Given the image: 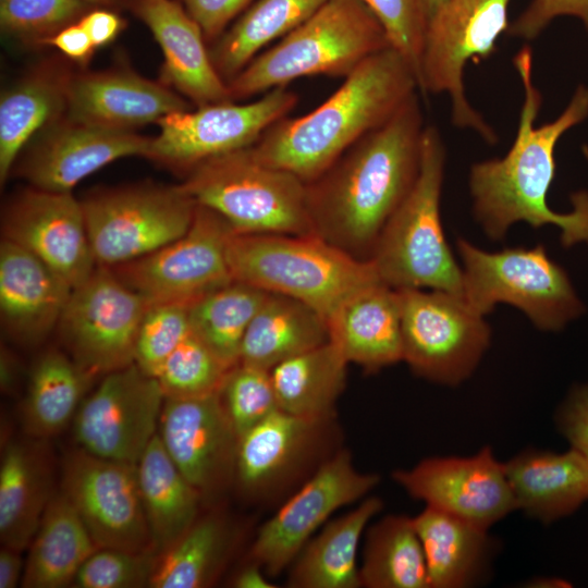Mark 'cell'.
I'll return each mask as SVG.
<instances>
[{"label": "cell", "mask_w": 588, "mask_h": 588, "mask_svg": "<svg viewBox=\"0 0 588 588\" xmlns=\"http://www.w3.org/2000/svg\"><path fill=\"white\" fill-rule=\"evenodd\" d=\"M233 280L301 301L326 320L358 290L381 282L359 259L317 233L236 234L228 244Z\"/></svg>", "instance_id": "cell-4"}, {"label": "cell", "mask_w": 588, "mask_h": 588, "mask_svg": "<svg viewBox=\"0 0 588 588\" xmlns=\"http://www.w3.org/2000/svg\"><path fill=\"white\" fill-rule=\"evenodd\" d=\"M78 22L89 35L95 47L113 40L123 26L122 20L113 12L94 10L84 14Z\"/></svg>", "instance_id": "cell-51"}, {"label": "cell", "mask_w": 588, "mask_h": 588, "mask_svg": "<svg viewBox=\"0 0 588 588\" xmlns=\"http://www.w3.org/2000/svg\"><path fill=\"white\" fill-rule=\"evenodd\" d=\"M181 186L197 205L220 215L236 234L316 233L307 183L264 163L250 146L196 164Z\"/></svg>", "instance_id": "cell-7"}, {"label": "cell", "mask_w": 588, "mask_h": 588, "mask_svg": "<svg viewBox=\"0 0 588 588\" xmlns=\"http://www.w3.org/2000/svg\"><path fill=\"white\" fill-rule=\"evenodd\" d=\"M425 127L416 93L307 183L315 232L368 260L385 223L416 182Z\"/></svg>", "instance_id": "cell-2"}, {"label": "cell", "mask_w": 588, "mask_h": 588, "mask_svg": "<svg viewBox=\"0 0 588 588\" xmlns=\"http://www.w3.org/2000/svg\"><path fill=\"white\" fill-rule=\"evenodd\" d=\"M66 86L48 74L32 76L0 101V180L5 182L30 136L66 103Z\"/></svg>", "instance_id": "cell-40"}, {"label": "cell", "mask_w": 588, "mask_h": 588, "mask_svg": "<svg viewBox=\"0 0 588 588\" xmlns=\"http://www.w3.org/2000/svg\"><path fill=\"white\" fill-rule=\"evenodd\" d=\"M1 229L2 238L36 256L72 289L97 268L82 203L72 193H21L5 208Z\"/></svg>", "instance_id": "cell-19"}, {"label": "cell", "mask_w": 588, "mask_h": 588, "mask_svg": "<svg viewBox=\"0 0 588 588\" xmlns=\"http://www.w3.org/2000/svg\"><path fill=\"white\" fill-rule=\"evenodd\" d=\"M328 0H256L224 32L209 52L228 82L258 52L313 16ZM226 82V83H228Z\"/></svg>", "instance_id": "cell-36"}, {"label": "cell", "mask_w": 588, "mask_h": 588, "mask_svg": "<svg viewBox=\"0 0 588 588\" xmlns=\"http://www.w3.org/2000/svg\"><path fill=\"white\" fill-rule=\"evenodd\" d=\"M561 16L579 20L588 33V0H531L510 23L507 34L528 41L535 40Z\"/></svg>", "instance_id": "cell-47"}, {"label": "cell", "mask_w": 588, "mask_h": 588, "mask_svg": "<svg viewBox=\"0 0 588 588\" xmlns=\"http://www.w3.org/2000/svg\"><path fill=\"white\" fill-rule=\"evenodd\" d=\"M72 287L21 246L0 244V315L5 332L17 343H41L58 328Z\"/></svg>", "instance_id": "cell-21"}, {"label": "cell", "mask_w": 588, "mask_h": 588, "mask_svg": "<svg viewBox=\"0 0 588 588\" xmlns=\"http://www.w3.org/2000/svg\"><path fill=\"white\" fill-rule=\"evenodd\" d=\"M267 294L232 280L188 306L192 331L232 368L240 363L244 335Z\"/></svg>", "instance_id": "cell-38"}, {"label": "cell", "mask_w": 588, "mask_h": 588, "mask_svg": "<svg viewBox=\"0 0 588 588\" xmlns=\"http://www.w3.org/2000/svg\"><path fill=\"white\" fill-rule=\"evenodd\" d=\"M558 426L571 448L588 457V383L568 394L559 411Z\"/></svg>", "instance_id": "cell-49"}, {"label": "cell", "mask_w": 588, "mask_h": 588, "mask_svg": "<svg viewBox=\"0 0 588 588\" xmlns=\"http://www.w3.org/2000/svg\"><path fill=\"white\" fill-rule=\"evenodd\" d=\"M230 531L216 515L197 520L169 549L158 555L149 587L200 588L209 586L226 558Z\"/></svg>", "instance_id": "cell-39"}, {"label": "cell", "mask_w": 588, "mask_h": 588, "mask_svg": "<svg viewBox=\"0 0 588 588\" xmlns=\"http://www.w3.org/2000/svg\"><path fill=\"white\" fill-rule=\"evenodd\" d=\"M403 360L418 376L455 385L467 379L487 351L485 316L463 295L440 290H397Z\"/></svg>", "instance_id": "cell-11"}, {"label": "cell", "mask_w": 588, "mask_h": 588, "mask_svg": "<svg viewBox=\"0 0 588 588\" xmlns=\"http://www.w3.org/2000/svg\"><path fill=\"white\" fill-rule=\"evenodd\" d=\"M184 8L200 27L205 38L220 37L228 24L254 0H182Z\"/></svg>", "instance_id": "cell-48"}, {"label": "cell", "mask_w": 588, "mask_h": 588, "mask_svg": "<svg viewBox=\"0 0 588 588\" xmlns=\"http://www.w3.org/2000/svg\"><path fill=\"white\" fill-rule=\"evenodd\" d=\"M42 439L11 440L0 463V540L28 548L53 497L51 464Z\"/></svg>", "instance_id": "cell-27"}, {"label": "cell", "mask_w": 588, "mask_h": 588, "mask_svg": "<svg viewBox=\"0 0 588 588\" xmlns=\"http://www.w3.org/2000/svg\"><path fill=\"white\" fill-rule=\"evenodd\" d=\"M392 47L364 0H328L313 16L257 54L228 82L232 100L262 95L313 75L344 76Z\"/></svg>", "instance_id": "cell-5"}, {"label": "cell", "mask_w": 588, "mask_h": 588, "mask_svg": "<svg viewBox=\"0 0 588 588\" xmlns=\"http://www.w3.org/2000/svg\"><path fill=\"white\" fill-rule=\"evenodd\" d=\"M266 572L256 563H252L242 568L232 581L236 588H274L265 575Z\"/></svg>", "instance_id": "cell-53"}, {"label": "cell", "mask_w": 588, "mask_h": 588, "mask_svg": "<svg viewBox=\"0 0 588 588\" xmlns=\"http://www.w3.org/2000/svg\"><path fill=\"white\" fill-rule=\"evenodd\" d=\"M327 323L329 340L348 363L373 372L403 360L399 291L382 282L351 295Z\"/></svg>", "instance_id": "cell-25"}, {"label": "cell", "mask_w": 588, "mask_h": 588, "mask_svg": "<svg viewBox=\"0 0 588 588\" xmlns=\"http://www.w3.org/2000/svg\"><path fill=\"white\" fill-rule=\"evenodd\" d=\"M134 7L161 47L168 82L198 107L233 101L228 83L205 48L200 27L182 4L174 0H135Z\"/></svg>", "instance_id": "cell-24"}, {"label": "cell", "mask_w": 588, "mask_h": 588, "mask_svg": "<svg viewBox=\"0 0 588 588\" xmlns=\"http://www.w3.org/2000/svg\"><path fill=\"white\" fill-rule=\"evenodd\" d=\"M393 479L413 498L483 529L502 519L516 502L500 463L486 446L469 457H432Z\"/></svg>", "instance_id": "cell-18"}, {"label": "cell", "mask_w": 588, "mask_h": 588, "mask_svg": "<svg viewBox=\"0 0 588 588\" xmlns=\"http://www.w3.org/2000/svg\"><path fill=\"white\" fill-rule=\"evenodd\" d=\"M504 466L517 509L543 523L565 517L588 501V457L573 448L523 452Z\"/></svg>", "instance_id": "cell-26"}, {"label": "cell", "mask_w": 588, "mask_h": 588, "mask_svg": "<svg viewBox=\"0 0 588 588\" xmlns=\"http://www.w3.org/2000/svg\"><path fill=\"white\" fill-rule=\"evenodd\" d=\"M163 402L158 380L135 364L105 375L72 421L78 448L136 465L158 432Z\"/></svg>", "instance_id": "cell-14"}, {"label": "cell", "mask_w": 588, "mask_h": 588, "mask_svg": "<svg viewBox=\"0 0 588 588\" xmlns=\"http://www.w3.org/2000/svg\"><path fill=\"white\" fill-rule=\"evenodd\" d=\"M21 586H72L84 562L99 549L81 516L60 491L51 498L29 546Z\"/></svg>", "instance_id": "cell-30"}, {"label": "cell", "mask_w": 588, "mask_h": 588, "mask_svg": "<svg viewBox=\"0 0 588 588\" xmlns=\"http://www.w3.org/2000/svg\"><path fill=\"white\" fill-rule=\"evenodd\" d=\"M378 482L377 475L355 468L348 452H339L260 527L250 549L252 562L268 576H278L332 513L362 499Z\"/></svg>", "instance_id": "cell-17"}, {"label": "cell", "mask_w": 588, "mask_h": 588, "mask_svg": "<svg viewBox=\"0 0 588 588\" xmlns=\"http://www.w3.org/2000/svg\"><path fill=\"white\" fill-rule=\"evenodd\" d=\"M24 568L22 551L2 546L0 550V588H15L21 584Z\"/></svg>", "instance_id": "cell-52"}, {"label": "cell", "mask_w": 588, "mask_h": 588, "mask_svg": "<svg viewBox=\"0 0 588 588\" xmlns=\"http://www.w3.org/2000/svg\"><path fill=\"white\" fill-rule=\"evenodd\" d=\"M382 501L370 497L347 514L327 524L306 543L289 578L294 588L360 587L357 550L371 518L381 511Z\"/></svg>", "instance_id": "cell-31"}, {"label": "cell", "mask_w": 588, "mask_h": 588, "mask_svg": "<svg viewBox=\"0 0 588 588\" xmlns=\"http://www.w3.org/2000/svg\"><path fill=\"white\" fill-rule=\"evenodd\" d=\"M96 377L60 350L44 352L34 363L22 406V425L29 438L46 440L73 421Z\"/></svg>", "instance_id": "cell-33"}, {"label": "cell", "mask_w": 588, "mask_h": 588, "mask_svg": "<svg viewBox=\"0 0 588 588\" xmlns=\"http://www.w3.org/2000/svg\"><path fill=\"white\" fill-rule=\"evenodd\" d=\"M233 233L220 215L197 205L193 222L181 237L110 269L149 305L189 306L233 280L228 261V244Z\"/></svg>", "instance_id": "cell-13"}, {"label": "cell", "mask_w": 588, "mask_h": 588, "mask_svg": "<svg viewBox=\"0 0 588 588\" xmlns=\"http://www.w3.org/2000/svg\"><path fill=\"white\" fill-rule=\"evenodd\" d=\"M359 578L367 588H429L413 518L389 515L368 529Z\"/></svg>", "instance_id": "cell-37"}, {"label": "cell", "mask_w": 588, "mask_h": 588, "mask_svg": "<svg viewBox=\"0 0 588 588\" xmlns=\"http://www.w3.org/2000/svg\"><path fill=\"white\" fill-rule=\"evenodd\" d=\"M329 341L326 318L295 298L268 293L244 335L240 363L270 371Z\"/></svg>", "instance_id": "cell-28"}, {"label": "cell", "mask_w": 588, "mask_h": 588, "mask_svg": "<svg viewBox=\"0 0 588 588\" xmlns=\"http://www.w3.org/2000/svg\"><path fill=\"white\" fill-rule=\"evenodd\" d=\"M61 491L98 548L154 550L135 464L102 458L77 448L63 462Z\"/></svg>", "instance_id": "cell-16"}, {"label": "cell", "mask_w": 588, "mask_h": 588, "mask_svg": "<svg viewBox=\"0 0 588 588\" xmlns=\"http://www.w3.org/2000/svg\"><path fill=\"white\" fill-rule=\"evenodd\" d=\"M420 5L426 19V23L428 19L438 10V8L445 1V0H419Z\"/></svg>", "instance_id": "cell-55"}, {"label": "cell", "mask_w": 588, "mask_h": 588, "mask_svg": "<svg viewBox=\"0 0 588 588\" xmlns=\"http://www.w3.org/2000/svg\"><path fill=\"white\" fill-rule=\"evenodd\" d=\"M73 123L128 131L187 105L176 94L138 75L89 74L68 83L66 103Z\"/></svg>", "instance_id": "cell-23"}, {"label": "cell", "mask_w": 588, "mask_h": 588, "mask_svg": "<svg viewBox=\"0 0 588 588\" xmlns=\"http://www.w3.org/2000/svg\"><path fill=\"white\" fill-rule=\"evenodd\" d=\"M218 393L238 438L279 409L270 371L242 363L226 372Z\"/></svg>", "instance_id": "cell-42"}, {"label": "cell", "mask_w": 588, "mask_h": 588, "mask_svg": "<svg viewBox=\"0 0 588 588\" xmlns=\"http://www.w3.org/2000/svg\"><path fill=\"white\" fill-rule=\"evenodd\" d=\"M150 138L73 123L48 137L25 160L22 175L33 187L71 193L89 174L124 157L148 156Z\"/></svg>", "instance_id": "cell-22"}, {"label": "cell", "mask_w": 588, "mask_h": 588, "mask_svg": "<svg viewBox=\"0 0 588 588\" xmlns=\"http://www.w3.org/2000/svg\"><path fill=\"white\" fill-rule=\"evenodd\" d=\"M512 0H445L426 23L419 68V91L446 94L454 126L495 144L493 127L470 105L464 71L469 61L487 60L507 32Z\"/></svg>", "instance_id": "cell-9"}, {"label": "cell", "mask_w": 588, "mask_h": 588, "mask_svg": "<svg viewBox=\"0 0 588 588\" xmlns=\"http://www.w3.org/2000/svg\"><path fill=\"white\" fill-rule=\"evenodd\" d=\"M320 424L277 409L243 433L234 476L241 488L257 492L272 483L297 460Z\"/></svg>", "instance_id": "cell-35"}, {"label": "cell", "mask_w": 588, "mask_h": 588, "mask_svg": "<svg viewBox=\"0 0 588 588\" xmlns=\"http://www.w3.org/2000/svg\"><path fill=\"white\" fill-rule=\"evenodd\" d=\"M456 246L462 295L478 314L486 317L498 304H510L538 329L560 331L585 313L567 272L542 245L491 253L458 238Z\"/></svg>", "instance_id": "cell-8"}, {"label": "cell", "mask_w": 588, "mask_h": 588, "mask_svg": "<svg viewBox=\"0 0 588 588\" xmlns=\"http://www.w3.org/2000/svg\"><path fill=\"white\" fill-rule=\"evenodd\" d=\"M344 78L309 113L286 115L266 130L250 146L256 158L310 183L419 91L413 68L393 47L369 57Z\"/></svg>", "instance_id": "cell-3"}, {"label": "cell", "mask_w": 588, "mask_h": 588, "mask_svg": "<svg viewBox=\"0 0 588 588\" xmlns=\"http://www.w3.org/2000/svg\"><path fill=\"white\" fill-rule=\"evenodd\" d=\"M81 203L96 264L106 268L142 258L181 237L197 206L181 185L110 189Z\"/></svg>", "instance_id": "cell-10"}, {"label": "cell", "mask_w": 588, "mask_h": 588, "mask_svg": "<svg viewBox=\"0 0 588 588\" xmlns=\"http://www.w3.org/2000/svg\"><path fill=\"white\" fill-rule=\"evenodd\" d=\"M19 376V363L15 356L8 348L2 347L0 356V385L2 392H13L17 385Z\"/></svg>", "instance_id": "cell-54"}, {"label": "cell", "mask_w": 588, "mask_h": 588, "mask_svg": "<svg viewBox=\"0 0 588 588\" xmlns=\"http://www.w3.org/2000/svg\"><path fill=\"white\" fill-rule=\"evenodd\" d=\"M87 4L83 0H1L0 21L7 32L19 36H53L79 20Z\"/></svg>", "instance_id": "cell-45"}, {"label": "cell", "mask_w": 588, "mask_h": 588, "mask_svg": "<svg viewBox=\"0 0 588 588\" xmlns=\"http://www.w3.org/2000/svg\"><path fill=\"white\" fill-rule=\"evenodd\" d=\"M83 1H85L87 3L108 4L112 0H83Z\"/></svg>", "instance_id": "cell-56"}, {"label": "cell", "mask_w": 588, "mask_h": 588, "mask_svg": "<svg viewBox=\"0 0 588 588\" xmlns=\"http://www.w3.org/2000/svg\"><path fill=\"white\" fill-rule=\"evenodd\" d=\"M297 101L285 86L248 103L228 101L169 113L157 121L160 132L150 139L147 157L192 169L212 157L254 145Z\"/></svg>", "instance_id": "cell-15"}, {"label": "cell", "mask_w": 588, "mask_h": 588, "mask_svg": "<svg viewBox=\"0 0 588 588\" xmlns=\"http://www.w3.org/2000/svg\"><path fill=\"white\" fill-rule=\"evenodd\" d=\"M158 436L203 498L217 493L234 478L238 437L218 392L164 397Z\"/></svg>", "instance_id": "cell-20"}, {"label": "cell", "mask_w": 588, "mask_h": 588, "mask_svg": "<svg viewBox=\"0 0 588 588\" xmlns=\"http://www.w3.org/2000/svg\"><path fill=\"white\" fill-rule=\"evenodd\" d=\"M383 26L391 46L413 68L419 85L426 19L419 0H364Z\"/></svg>", "instance_id": "cell-46"}, {"label": "cell", "mask_w": 588, "mask_h": 588, "mask_svg": "<svg viewBox=\"0 0 588 588\" xmlns=\"http://www.w3.org/2000/svg\"><path fill=\"white\" fill-rule=\"evenodd\" d=\"M148 306L110 268L97 266L72 290L57 329L75 363L94 377L105 376L134 364Z\"/></svg>", "instance_id": "cell-12"}, {"label": "cell", "mask_w": 588, "mask_h": 588, "mask_svg": "<svg viewBox=\"0 0 588 588\" xmlns=\"http://www.w3.org/2000/svg\"><path fill=\"white\" fill-rule=\"evenodd\" d=\"M445 156L438 128L426 125L416 182L385 223L368 259L379 280L392 289L462 295L461 265L448 244L440 215Z\"/></svg>", "instance_id": "cell-6"}, {"label": "cell", "mask_w": 588, "mask_h": 588, "mask_svg": "<svg viewBox=\"0 0 588 588\" xmlns=\"http://www.w3.org/2000/svg\"><path fill=\"white\" fill-rule=\"evenodd\" d=\"M65 56L75 60H85L96 48L79 22L72 23L47 39Z\"/></svg>", "instance_id": "cell-50"}, {"label": "cell", "mask_w": 588, "mask_h": 588, "mask_svg": "<svg viewBox=\"0 0 588 588\" xmlns=\"http://www.w3.org/2000/svg\"><path fill=\"white\" fill-rule=\"evenodd\" d=\"M532 50L524 46L513 58L524 89L515 139L503 158L474 163L468 176L473 212L487 236L503 238L516 222L534 228L552 224L564 246L588 243V192L572 196L569 212L553 211L547 195L554 179V150L568 130L588 118V86L578 85L562 113L536 127L542 96L534 83Z\"/></svg>", "instance_id": "cell-1"}, {"label": "cell", "mask_w": 588, "mask_h": 588, "mask_svg": "<svg viewBox=\"0 0 588 588\" xmlns=\"http://www.w3.org/2000/svg\"><path fill=\"white\" fill-rule=\"evenodd\" d=\"M158 561L154 550L97 549L82 565L73 581L77 588L149 587Z\"/></svg>", "instance_id": "cell-44"}, {"label": "cell", "mask_w": 588, "mask_h": 588, "mask_svg": "<svg viewBox=\"0 0 588 588\" xmlns=\"http://www.w3.org/2000/svg\"><path fill=\"white\" fill-rule=\"evenodd\" d=\"M191 331L188 306L149 305L139 324L134 364L156 378L164 362Z\"/></svg>", "instance_id": "cell-43"}, {"label": "cell", "mask_w": 588, "mask_h": 588, "mask_svg": "<svg viewBox=\"0 0 588 588\" xmlns=\"http://www.w3.org/2000/svg\"><path fill=\"white\" fill-rule=\"evenodd\" d=\"M230 369L191 331L164 362L156 379L164 397H196L218 392Z\"/></svg>", "instance_id": "cell-41"}, {"label": "cell", "mask_w": 588, "mask_h": 588, "mask_svg": "<svg viewBox=\"0 0 588 588\" xmlns=\"http://www.w3.org/2000/svg\"><path fill=\"white\" fill-rule=\"evenodd\" d=\"M413 524L429 588H462L476 580L489 552L487 529L431 506L413 517Z\"/></svg>", "instance_id": "cell-32"}, {"label": "cell", "mask_w": 588, "mask_h": 588, "mask_svg": "<svg viewBox=\"0 0 588 588\" xmlns=\"http://www.w3.org/2000/svg\"><path fill=\"white\" fill-rule=\"evenodd\" d=\"M136 475L152 548L159 555L197 520L204 498L168 455L158 432L137 462Z\"/></svg>", "instance_id": "cell-29"}, {"label": "cell", "mask_w": 588, "mask_h": 588, "mask_svg": "<svg viewBox=\"0 0 588 588\" xmlns=\"http://www.w3.org/2000/svg\"><path fill=\"white\" fill-rule=\"evenodd\" d=\"M348 364L330 340L280 363L270 370L279 409L318 422L327 420L345 388Z\"/></svg>", "instance_id": "cell-34"}]
</instances>
